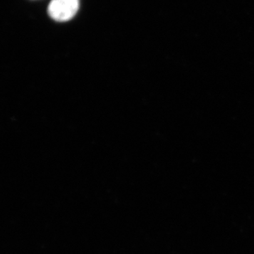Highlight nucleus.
I'll return each mask as SVG.
<instances>
[{"instance_id": "f257e3e1", "label": "nucleus", "mask_w": 254, "mask_h": 254, "mask_svg": "<svg viewBox=\"0 0 254 254\" xmlns=\"http://www.w3.org/2000/svg\"><path fill=\"white\" fill-rule=\"evenodd\" d=\"M79 8V0H51L48 12L50 17L65 22L74 17Z\"/></svg>"}]
</instances>
